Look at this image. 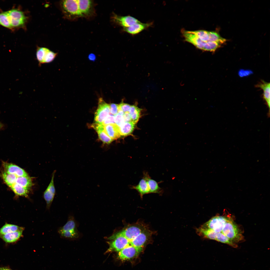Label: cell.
<instances>
[{
    "label": "cell",
    "mask_w": 270,
    "mask_h": 270,
    "mask_svg": "<svg viewBox=\"0 0 270 270\" xmlns=\"http://www.w3.org/2000/svg\"><path fill=\"white\" fill-rule=\"evenodd\" d=\"M24 228L16 225L6 223L0 228V236L17 231Z\"/></svg>",
    "instance_id": "23"
},
{
    "label": "cell",
    "mask_w": 270,
    "mask_h": 270,
    "mask_svg": "<svg viewBox=\"0 0 270 270\" xmlns=\"http://www.w3.org/2000/svg\"><path fill=\"white\" fill-rule=\"evenodd\" d=\"M140 109L136 105H131L129 113L130 115L131 121L135 124L140 117Z\"/></svg>",
    "instance_id": "27"
},
{
    "label": "cell",
    "mask_w": 270,
    "mask_h": 270,
    "mask_svg": "<svg viewBox=\"0 0 270 270\" xmlns=\"http://www.w3.org/2000/svg\"><path fill=\"white\" fill-rule=\"evenodd\" d=\"M55 171L53 172L51 181L46 189L44 192V198L46 202V209L49 210L53 200L55 193L54 184Z\"/></svg>",
    "instance_id": "10"
},
{
    "label": "cell",
    "mask_w": 270,
    "mask_h": 270,
    "mask_svg": "<svg viewBox=\"0 0 270 270\" xmlns=\"http://www.w3.org/2000/svg\"><path fill=\"white\" fill-rule=\"evenodd\" d=\"M136 124L132 122H124L119 127L121 136H126L130 134L134 130Z\"/></svg>",
    "instance_id": "21"
},
{
    "label": "cell",
    "mask_w": 270,
    "mask_h": 270,
    "mask_svg": "<svg viewBox=\"0 0 270 270\" xmlns=\"http://www.w3.org/2000/svg\"><path fill=\"white\" fill-rule=\"evenodd\" d=\"M57 53L44 47H38L36 53V57L40 66L52 62L57 55Z\"/></svg>",
    "instance_id": "7"
},
{
    "label": "cell",
    "mask_w": 270,
    "mask_h": 270,
    "mask_svg": "<svg viewBox=\"0 0 270 270\" xmlns=\"http://www.w3.org/2000/svg\"><path fill=\"white\" fill-rule=\"evenodd\" d=\"M1 176L5 183L10 188L16 182L17 176L16 175L6 172H2Z\"/></svg>",
    "instance_id": "25"
},
{
    "label": "cell",
    "mask_w": 270,
    "mask_h": 270,
    "mask_svg": "<svg viewBox=\"0 0 270 270\" xmlns=\"http://www.w3.org/2000/svg\"><path fill=\"white\" fill-rule=\"evenodd\" d=\"M58 232L60 237L64 239H74L78 236L76 224L74 218L70 216L66 223L63 226L59 228Z\"/></svg>",
    "instance_id": "3"
},
{
    "label": "cell",
    "mask_w": 270,
    "mask_h": 270,
    "mask_svg": "<svg viewBox=\"0 0 270 270\" xmlns=\"http://www.w3.org/2000/svg\"><path fill=\"white\" fill-rule=\"evenodd\" d=\"M123 116L125 122H132L130 116L129 112L124 113Z\"/></svg>",
    "instance_id": "34"
},
{
    "label": "cell",
    "mask_w": 270,
    "mask_h": 270,
    "mask_svg": "<svg viewBox=\"0 0 270 270\" xmlns=\"http://www.w3.org/2000/svg\"><path fill=\"white\" fill-rule=\"evenodd\" d=\"M182 34L185 40L201 50L214 52L219 48L220 44L213 42L207 43L203 42L190 31L184 30Z\"/></svg>",
    "instance_id": "1"
},
{
    "label": "cell",
    "mask_w": 270,
    "mask_h": 270,
    "mask_svg": "<svg viewBox=\"0 0 270 270\" xmlns=\"http://www.w3.org/2000/svg\"><path fill=\"white\" fill-rule=\"evenodd\" d=\"M0 25L12 30L6 11H2L0 12Z\"/></svg>",
    "instance_id": "29"
},
{
    "label": "cell",
    "mask_w": 270,
    "mask_h": 270,
    "mask_svg": "<svg viewBox=\"0 0 270 270\" xmlns=\"http://www.w3.org/2000/svg\"><path fill=\"white\" fill-rule=\"evenodd\" d=\"M130 188L137 190L142 197L145 194L150 193L146 179L144 176L138 184L136 186H132Z\"/></svg>",
    "instance_id": "19"
},
{
    "label": "cell",
    "mask_w": 270,
    "mask_h": 270,
    "mask_svg": "<svg viewBox=\"0 0 270 270\" xmlns=\"http://www.w3.org/2000/svg\"><path fill=\"white\" fill-rule=\"evenodd\" d=\"M0 270H12L10 268L6 267H1L0 268Z\"/></svg>",
    "instance_id": "35"
},
{
    "label": "cell",
    "mask_w": 270,
    "mask_h": 270,
    "mask_svg": "<svg viewBox=\"0 0 270 270\" xmlns=\"http://www.w3.org/2000/svg\"><path fill=\"white\" fill-rule=\"evenodd\" d=\"M216 240L218 242L228 244L234 248H236L238 247V246L236 244L222 232L217 233Z\"/></svg>",
    "instance_id": "28"
},
{
    "label": "cell",
    "mask_w": 270,
    "mask_h": 270,
    "mask_svg": "<svg viewBox=\"0 0 270 270\" xmlns=\"http://www.w3.org/2000/svg\"><path fill=\"white\" fill-rule=\"evenodd\" d=\"M2 165L4 171L7 173L14 174L17 177L29 176L24 169L15 164L3 162Z\"/></svg>",
    "instance_id": "11"
},
{
    "label": "cell",
    "mask_w": 270,
    "mask_h": 270,
    "mask_svg": "<svg viewBox=\"0 0 270 270\" xmlns=\"http://www.w3.org/2000/svg\"><path fill=\"white\" fill-rule=\"evenodd\" d=\"M24 228L17 231L8 233L0 236L5 242L7 243H13L17 242L23 236Z\"/></svg>",
    "instance_id": "15"
},
{
    "label": "cell",
    "mask_w": 270,
    "mask_h": 270,
    "mask_svg": "<svg viewBox=\"0 0 270 270\" xmlns=\"http://www.w3.org/2000/svg\"><path fill=\"white\" fill-rule=\"evenodd\" d=\"M124 114V112L120 110L118 113L114 115L115 124L119 127L125 122L123 116Z\"/></svg>",
    "instance_id": "30"
},
{
    "label": "cell",
    "mask_w": 270,
    "mask_h": 270,
    "mask_svg": "<svg viewBox=\"0 0 270 270\" xmlns=\"http://www.w3.org/2000/svg\"><path fill=\"white\" fill-rule=\"evenodd\" d=\"M110 112L112 115H115L118 112L119 110V104H110Z\"/></svg>",
    "instance_id": "33"
},
{
    "label": "cell",
    "mask_w": 270,
    "mask_h": 270,
    "mask_svg": "<svg viewBox=\"0 0 270 270\" xmlns=\"http://www.w3.org/2000/svg\"><path fill=\"white\" fill-rule=\"evenodd\" d=\"M15 184H18L28 190L31 188L33 185L32 178L29 176L17 177Z\"/></svg>",
    "instance_id": "22"
},
{
    "label": "cell",
    "mask_w": 270,
    "mask_h": 270,
    "mask_svg": "<svg viewBox=\"0 0 270 270\" xmlns=\"http://www.w3.org/2000/svg\"><path fill=\"white\" fill-rule=\"evenodd\" d=\"M6 12L12 30L24 26L27 18L23 12L18 8H13Z\"/></svg>",
    "instance_id": "2"
},
{
    "label": "cell",
    "mask_w": 270,
    "mask_h": 270,
    "mask_svg": "<svg viewBox=\"0 0 270 270\" xmlns=\"http://www.w3.org/2000/svg\"><path fill=\"white\" fill-rule=\"evenodd\" d=\"M10 188L16 196L28 197V190L18 184H14Z\"/></svg>",
    "instance_id": "24"
},
{
    "label": "cell",
    "mask_w": 270,
    "mask_h": 270,
    "mask_svg": "<svg viewBox=\"0 0 270 270\" xmlns=\"http://www.w3.org/2000/svg\"><path fill=\"white\" fill-rule=\"evenodd\" d=\"M102 124L104 126L110 124H115L114 115L111 114H109L105 119Z\"/></svg>",
    "instance_id": "31"
},
{
    "label": "cell",
    "mask_w": 270,
    "mask_h": 270,
    "mask_svg": "<svg viewBox=\"0 0 270 270\" xmlns=\"http://www.w3.org/2000/svg\"><path fill=\"white\" fill-rule=\"evenodd\" d=\"M108 239L113 240L108 242L109 247L107 252H120L125 248L130 246L128 240L123 235L118 232L109 237Z\"/></svg>",
    "instance_id": "5"
},
{
    "label": "cell",
    "mask_w": 270,
    "mask_h": 270,
    "mask_svg": "<svg viewBox=\"0 0 270 270\" xmlns=\"http://www.w3.org/2000/svg\"><path fill=\"white\" fill-rule=\"evenodd\" d=\"M110 112V104L106 103L102 98H100L98 108L95 114V123L102 124L109 115Z\"/></svg>",
    "instance_id": "9"
},
{
    "label": "cell",
    "mask_w": 270,
    "mask_h": 270,
    "mask_svg": "<svg viewBox=\"0 0 270 270\" xmlns=\"http://www.w3.org/2000/svg\"><path fill=\"white\" fill-rule=\"evenodd\" d=\"M79 8L82 14H88L90 12L92 2L90 0H78Z\"/></svg>",
    "instance_id": "26"
},
{
    "label": "cell",
    "mask_w": 270,
    "mask_h": 270,
    "mask_svg": "<svg viewBox=\"0 0 270 270\" xmlns=\"http://www.w3.org/2000/svg\"><path fill=\"white\" fill-rule=\"evenodd\" d=\"M228 218L224 216H215L201 226L211 229L217 233L221 232Z\"/></svg>",
    "instance_id": "8"
},
{
    "label": "cell",
    "mask_w": 270,
    "mask_h": 270,
    "mask_svg": "<svg viewBox=\"0 0 270 270\" xmlns=\"http://www.w3.org/2000/svg\"><path fill=\"white\" fill-rule=\"evenodd\" d=\"M221 232L234 242H238L243 238L238 226L230 218H228Z\"/></svg>",
    "instance_id": "4"
},
{
    "label": "cell",
    "mask_w": 270,
    "mask_h": 270,
    "mask_svg": "<svg viewBox=\"0 0 270 270\" xmlns=\"http://www.w3.org/2000/svg\"><path fill=\"white\" fill-rule=\"evenodd\" d=\"M143 174L146 179L150 193H162V190L159 186L158 183L152 179L147 172H144Z\"/></svg>",
    "instance_id": "18"
},
{
    "label": "cell",
    "mask_w": 270,
    "mask_h": 270,
    "mask_svg": "<svg viewBox=\"0 0 270 270\" xmlns=\"http://www.w3.org/2000/svg\"><path fill=\"white\" fill-rule=\"evenodd\" d=\"M152 22L143 23L140 22L135 24L128 27L124 28L123 30L130 34L136 35L148 28L152 26Z\"/></svg>",
    "instance_id": "14"
},
{
    "label": "cell",
    "mask_w": 270,
    "mask_h": 270,
    "mask_svg": "<svg viewBox=\"0 0 270 270\" xmlns=\"http://www.w3.org/2000/svg\"><path fill=\"white\" fill-rule=\"evenodd\" d=\"M113 18L115 22L123 28L128 27L140 22L135 18L130 16H121L115 14Z\"/></svg>",
    "instance_id": "13"
},
{
    "label": "cell",
    "mask_w": 270,
    "mask_h": 270,
    "mask_svg": "<svg viewBox=\"0 0 270 270\" xmlns=\"http://www.w3.org/2000/svg\"><path fill=\"white\" fill-rule=\"evenodd\" d=\"M104 126L102 124L96 123L92 125L93 127L98 133L100 139L104 143L109 144L113 140L106 133L104 130Z\"/></svg>",
    "instance_id": "17"
},
{
    "label": "cell",
    "mask_w": 270,
    "mask_h": 270,
    "mask_svg": "<svg viewBox=\"0 0 270 270\" xmlns=\"http://www.w3.org/2000/svg\"><path fill=\"white\" fill-rule=\"evenodd\" d=\"M141 251L136 248L130 246L119 252L118 257L122 260H130L137 256Z\"/></svg>",
    "instance_id": "12"
},
{
    "label": "cell",
    "mask_w": 270,
    "mask_h": 270,
    "mask_svg": "<svg viewBox=\"0 0 270 270\" xmlns=\"http://www.w3.org/2000/svg\"><path fill=\"white\" fill-rule=\"evenodd\" d=\"M61 6L64 13L68 16H82L79 7L78 0L62 1Z\"/></svg>",
    "instance_id": "6"
},
{
    "label": "cell",
    "mask_w": 270,
    "mask_h": 270,
    "mask_svg": "<svg viewBox=\"0 0 270 270\" xmlns=\"http://www.w3.org/2000/svg\"><path fill=\"white\" fill-rule=\"evenodd\" d=\"M256 86L260 88L263 91V98L269 108L270 113V84L263 80L256 85Z\"/></svg>",
    "instance_id": "16"
},
{
    "label": "cell",
    "mask_w": 270,
    "mask_h": 270,
    "mask_svg": "<svg viewBox=\"0 0 270 270\" xmlns=\"http://www.w3.org/2000/svg\"><path fill=\"white\" fill-rule=\"evenodd\" d=\"M104 130L107 135L113 140L119 138L120 134L119 127L115 124L104 126Z\"/></svg>",
    "instance_id": "20"
},
{
    "label": "cell",
    "mask_w": 270,
    "mask_h": 270,
    "mask_svg": "<svg viewBox=\"0 0 270 270\" xmlns=\"http://www.w3.org/2000/svg\"><path fill=\"white\" fill-rule=\"evenodd\" d=\"M3 124L0 122V130L3 127Z\"/></svg>",
    "instance_id": "36"
},
{
    "label": "cell",
    "mask_w": 270,
    "mask_h": 270,
    "mask_svg": "<svg viewBox=\"0 0 270 270\" xmlns=\"http://www.w3.org/2000/svg\"><path fill=\"white\" fill-rule=\"evenodd\" d=\"M131 105L122 102L119 104V110L124 113L129 112Z\"/></svg>",
    "instance_id": "32"
}]
</instances>
